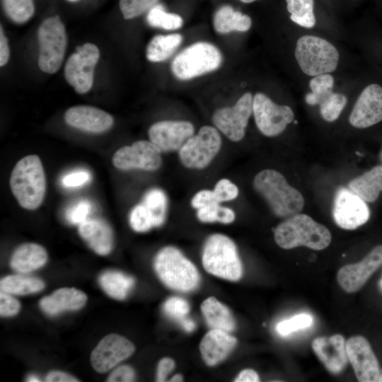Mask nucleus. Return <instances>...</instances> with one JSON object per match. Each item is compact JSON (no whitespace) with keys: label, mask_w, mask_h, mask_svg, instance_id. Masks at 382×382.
<instances>
[{"label":"nucleus","mask_w":382,"mask_h":382,"mask_svg":"<svg viewBox=\"0 0 382 382\" xmlns=\"http://www.w3.org/2000/svg\"><path fill=\"white\" fill-rule=\"evenodd\" d=\"M26 381H31V382L40 381L39 378L34 375H30V376H28Z\"/></svg>","instance_id":"obj_55"},{"label":"nucleus","mask_w":382,"mask_h":382,"mask_svg":"<svg viewBox=\"0 0 382 382\" xmlns=\"http://www.w3.org/2000/svg\"><path fill=\"white\" fill-rule=\"evenodd\" d=\"M294 54L303 72L311 76L335 71L340 57L338 51L330 42L313 35L301 37Z\"/></svg>","instance_id":"obj_6"},{"label":"nucleus","mask_w":382,"mask_h":382,"mask_svg":"<svg viewBox=\"0 0 382 382\" xmlns=\"http://www.w3.org/2000/svg\"><path fill=\"white\" fill-rule=\"evenodd\" d=\"M180 323L183 328L188 332L193 331L196 327V325L193 320L186 318L181 319L180 320Z\"/></svg>","instance_id":"obj_53"},{"label":"nucleus","mask_w":382,"mask_h":382,"mask_svg":"<svg viewBox=\"0 0 382 382\" xmlns=\"http://www.w3.org/2000/svg\"><path fill=\"white\" fill-rule=\"evenodd\" d=\"M134 349V345L126 337L117 334H109L92 351L91 363L96 371L105 373L129 358Z\"/></svg>","instance_id":"obj_15"},{"label":"nucleus","mask_w":382,"mask_h":382,"mask_svg":"<svg viewBox=\"0 0 382 382\" xmlns=\"http://www.w3.org/2000/svg\"><path fill=\"white\" fill-rule=\"evenodd\" d=\"M253 185L277 216H291L303 208L304 199L301 193L275 170L265 169L258 173L254 178Z\"/></svg>","instance_id":"obj_2"},{"label":"nucleus","mask_w":382,"mask_h":382,"mask_svg":"<svg viewBox=\"0 0 382 382\" xmlns=\"http://www.w3.org/2000/svg\"><path fill=\"white\" fill-rule=\"evenodd\" d=\"M214 204H219V202L217 201L214 191L209 190L199 191L191 200L192 207L197 209Z\"/></svg>","instance_id":"obj_47"},{"label":"nucleus","mask_w":382,"mask_h":382,"mask_svg":"<svg viewBox=\"0 0 382 382\" xmlns=\"http://www.w3.org/2000/svg\"><path fill=\"white\" fill-rule=\"evenodd\" d=\"M379 286H380L381 291H382V278L379 282Z\"/></svg>","instance_id":"obj_58"},{"label":"nucleus","mask_w":382,"mask_h":382,"mask_svg":"<svg viewBox=\"0 0 382 382\" xmlns=\"http://www.w3.org/2000/svg\"><path fill=\"white\" fill-rule=\"evenodd\" d=\"M38 66L41 71L54 74L60 68L67 43L63 23L56 16L45 19L37 30Z\"/></svg>","instance_id":"obj_8"},{"label":"nucleus","mask_w":382,"mask_h":382,"mask_svg":"<svg viewBox=\"0 0 382 382\" xmlns=\"http://www.w3.org/2000/svg\"><path fill=\"white\" fill-rule=\"evenodd\" d=\"M213 24L216 32L226 34L232 31L248 30L251 27L252 21L248 15L235 11L229 5H224L215 12Z\"/></svg>","instance_id":"obj_28"},{"label":"nucleus","mask_w":382,"mask_h":382,"mask_svg":"<svg viewBox=\"0 0 382 382\" xmlns=\"http://www.w3.org/2000/svg\"><path fill=\"white\" fill-rule=\"evenodd\" d=\"M313 323V318L307 313H301L279 322L276 327L277 332L281 335H287L293 332L310 327Z\"/></svg>","instance_id":"obj_40"},{"label":"nucleus","mask_w":382,"mask_h":382,"mask_svg":"<svg viewBox=\"0 0 382 382\" xmlns=\"http://www.w3.org/2000/svg\"><path fill=\"white\" fill-rule=\"evenodd\" d=\"M381 264L382 245H378L360 262L341 267L337 272V282L345 291L356 292Z\"/></svg>","instance_id":"obj_18"},{"label":"nucleus","mask_w":382,"mask_h":382,"mask_svg":"<svg viewBox=\"0 0 382 382\" xmlns=\"http://www.w3.org/2000/svg\"><path fill=\"white\" fill-rule=\"evenodd\" d=\"M312 348L331 374H339L346 366L348 357L342 335L317 337L312 342Z\"/></svg>","instance_id":"obj_21"},{"label":"nucleus","mask_w":382,"mask_h":382,"mask_svg":"<svg viewBox=\"0 0 382 382\" xmlns=\"http://www.w3.org/2000/svg\"><path fill=\"white\" fill-rule=\"evenodd\" d=\"M382 120V87L376 83L367 86L357 98L349 117L357 128H366Z\"/></svg>","instance_id":"obj_17"},{"label":"nucleus","mask_w":382,"mask_h":382,"mask_svg":"<svg viewBox=\"0 0 382 382\" xmlns=\"http://www.w3.org/2000/svg\"><path fill=\"white\" fill-rule=\"evenodd\" d=\"M91 205L86 200H81L69 209L66 213V219L72 224H80L88 219Z\"/></svg>","instance_id":"obj_44"},{"label":"nucleus","mask_w":382,"mask_h":382,"mask_svg":"<svg viewBox=\"0 0 382 382\" xmlns=\"http://www.w3.org/2000/svg\"><path fill=\"white\" fill-rule=\"evenodd\" d=\"M213 191L219 203L232 200L236 198L238 194L237 186L224 178L217 182Z\"/></svg>","instance_id":"obj_43"},{"label":"nucleus","mask_w":382,"mask_h":382,"mask_svg":"<svg viewBox=\"0 0 382 382\" xmlns=\"http://www.w3.org/2000/svg\"><path fill=\"white\" fill-rule=\"evenodd\" d=\"M377 382H382V371H380V374L377 379Z\"/></svg>","instance_id":"obj_56"},{"label":"nucleus","mask_w":382,"mask_h":382,"mask_svg":"<svg viewBox=\"0 0 382 382\" xmlns=\"http://www.w3.org/2000/svg\"><path fill=\"white\" fill-rule=\"evenodd\" d=\"M81 238L98 255H107L113 248V233L110 225L100 219H87L79 225Z\"/></svg>","instance_id":"obj_23"},{"label":"nucleus","mask_w":382,"mask_h":382,"mask_svg":"<svg viewBox=\"0 0 382 382\" xmlns=\"http://www.w3.org/2000/svg\"><path fill=\"white\" fill-rule=\"evenodd\" d=\"M236 344V338L228 332L212 329L201 340L200 353L206 364L213 366L225 359Z\"/></svg>","instance_id":"obj_22"},{"label":"nucleus","mask_w":382,"mask_h":382,"mask_svg":"<svg viewBox=\"0 0 382 382\" xmlns=\"http://www.w3.org/2000/svg\"><path fill=\"white\" fill-rule=\"evenodd\" d=\"M369 216V209L365 201L347 188L338 190L334 199L332 216L339 227L356 229L364 224Z\"/></svg>","instance_id":"obj_14"},{"label":"nucleus","mask_w":382,"mask_h":382,"mask_svg":"<svg viewBox=\"0 0 382 382\" xmlns=\"http://www.w3.org/2000/svg\"><path fill=\"white\" fill-rule=\"evenodd\" d=\"M193 133L194 127L187 121H160L149 129L150 141L166 152L180 149Z\"/></svg>","instance_id":"obj_19"},{"label":"nucleus","mask_w":382,"mask_h":382,"mask_svg":"<svg viewBox=\"0 0 382 382\" xmlns=\"http://www.w3.org/2000/svg\"><path fill=\"white\" fill-rule=\"evenodd\" d=\"M311 93L306 94V102L310 105H320L330 93L334 86V79L329 74L316 76L309 81Z\"/></svg>","instance_id":"obj_33"},{"label":"nucleus","mask_w":382,"mask_h":382,"mask_svg":"<svg viewBox=\"0 0 382 382\" xmlns=\"http://www.w3.org/2000/svg\"><path fill=\"white\" fill-rule=\"evenodd\" d=\"M236 382H257L260 381V377L257 372L253 369H244L234 380Z\"/></svg>","instance_id":"obj_52"},{"label":"nucleus","mask_w":382,"mask_h":382,"mask_svg":"<svg viewBox=\"0 0 382 382\" xmlns=\"http://www.w3.org/2000/svg\"><path fill=\"white\" fill-rule=\"evenodd\" d=\"M253 112L258 129L267 137L281 134L294 117L290 107L277 105L262 93L253 98Z\"/></svg>","instance_id":"obj_11"},{"label":"nucleus","mask_w":382,"mask_h":382,"mask_svg":"<svg viewBox=\"0 0 382 382\" xmlns=\"http://www.w3.org/2000/svg\"><path fill=\"white\" fill-rule=\"evenodd\" d=\"M112 163L121 170L154 171L161 166V151L151 141H137L117 149L112 156Z\"/></svg>","instance_id":"obj_12"},{"label":"nucleus","mask_w":382,"mask_h":382,"mask_svg":"<svg viewBox=\"0 0 382 382\" xmlns=\"http://www.w3.org/2000/svg\"><path fill=\"white\" fill-rule=\"evenodd\" d=\"M154 266L161 281L171 289L190 292L199 284L196 267L175 247L162 248L155 257Z\"/></svg>","instance_id":"obj_4"},{"label":"nucleus","mask_w":382,"mask_h":382,"mask_svg":"<svg viewBox=\"0 0 382 382\" xmlns=\"http://www.w3.org/2000/svg\"><path fill=\"white\" fill-rule=\"evenodd\" d=\"M129 224L137 232H146L156 227L152 214L142 202L132 208L129 214Z\"/></svg>","instance_id":"obj_39"},{"label":"nucleus","mask_w":382,"mask_h":382,"mask_svg":"<svg viewBox=\"0 0 382 382\" xmlns=\"http://www.w3.org/2000/svg\"><path fill=\"white\" fill-rule=\"evenodd\" d=\"M91 178L90 173L86 170H77L64 175L62 184L67 187H79L88 183Z\"/></svg>","instance_id":"obj_48"},{"label":"nucleus","mask_w":382,"mask_h":382,"mask_svg":"<svg viewBox=\"0 0 382 382\" xmlns=\"http://www.w3.org/2000/svg\"><path fill=\"white\" fill-rule=\"evenodd\" d=\"M9 59V47L8 40L4 35L2 26L0 31V66H4Z\"/></svg>","instance_id":"obj_51"},{"label":"nucleus","mask_w":382,"mask_h":382,"mask_svg":"<svg viewBox=\"0 0 382 382\" xmlns=\"http://www.w3.org/2000/svg\"><path fill=\"white\" fill-rule=\"evenodd\" d=\"M183 377L181 374H175L173 376L170 381L171 382H178V381H183Z\"/></svg>","instance_id":"obj_54"},{"label":"nucleus","mask_w":382,"mask_h":382,"mask_svg":"<svg viewBox=\"0 0 382 382\" xmlns=\"http://www.w3.org/2000/svg\"><path fill=\"white\" fill-rule=\"evenodd\" d=\"M135 372L134 369L128 365H122L115 369L109 375L107 381L108 382H130L134 381Z\"/></svg>","instance_id":"obj_46"},{"label":"nucleus","mask_w":382,"mask_h":382,"mask_svg":"<svg viewBox=\"0 0 382 382\" xmlns=\"http://www.w3.org/2000/svg\"><path fill=\"white\" fill-rule=\"evenodd\" d=\"M253 100L252 94L246 93L233 106L220 108L214 113V125L231 141H238L244 137L253 112Z\"/></svg>","instance_id":"obj_13"},{"label":"nucleus","mask_w":382,"mask_h":382,"mask_svg":"<svg viewBox=\"0 0 382 382\" xmlns=\"http://www.w3.org/2000/svg\"><path fill=\"white\" fill-rule=\"evenodd\" d=\"M222 62L219 50L205 42L194 43L173 59L171 71L180 80H190L217 69Z\"/></svg>","instance_id":"obj_7"},{"label":"nucleus","mask_w":382,"mask_h":382,"mask_svg":"<svg viewBox=\"0 0 382 382\" xmlns=\"http://www.w3.org/2000/svg\"><path fill=\"white\" fill-rule=\"evenodd\" d=\"M164 312L178 320L185 318L190 311L188 302L180 297L173 296L168 299L163 306Z\"/></svg>","instance_id":"obj_42"},{"label":"nucleus","mask_w":382,"mask_h":382,"mask_svg":"<svg viewBox=\"0 0 382 382\" xmlns=\"http://www.w3.org/2000/svg\"><path fill=\"white\" fill-rule=\"evenodd\" d=\"M99 284L110 297L125 299L134 284V279L117 271H107L99 277Z\"/></svg>","instance_id":"obj_30"},{"label":"nucleus","mask_w":382,"mask_h":382,"mask_svg":"<svg viewBox=\"0 0 382 382\" xmlns=\"http://www.w3.org/2000/svg\"><path fill=\"white\" fill-rule=\"evenodd\" d=\"M2 4L8 17L17 23L28 21L34 13L33 0H2Z\"/></svg>","instance_id":"obj_36"},{"label":"nucleus","mask_w":382,"mask_h":382,"mask_svg":"<svg viewBox=\"0 0 382 382\" xmlns=\"http://www.w3.org/2000/svg\"><path fill=\"white\" fill-rule=\"evenodd\" d=\"M197 216L202 222L230 224L235 219V213L229 208L214 204L197 209Z\"/></svg>","instance_id":"obj_37"},{"label":"nucleus","mask_w":382,"mask_h":382,"mask_svg":"<svg viewBox=\"0 0 382 382\" xmlns=\"http://www.w3.org/2000/svg\"><path fill=\"white\" fill-rule=\"evenodd\" d=\"M349 187L366 202L376 201L382 192V166H376L353 179L349 182Z\"/></svg>","instance_id":"obj_26"},{"label":"nucleus","mask_w":382,"mask_h":382,"mask_svg":"<svg viewBox=\"0 0 382 382\" xmlns=\"http://www.w3.org/2000/svg\"><path fill=\"white\" fill-rule=\"evenodd\" d=\"M158 0H120V8L125 19L141 15L151 8Z\"/></svg>","instance_id":"obj_41"},{"label":"nucleus","mask_w":382,"mask_h":382,"mask_svg":"<svg viewBox=\"0 0 382 382\" xmlns=\"http://www.w3.org/2000/svg\"><path fill=\"white\" fill-rule=\"evenodd\" d=\"M47 260V253L44 247L34 243H26L14 250L10 265L13 270L25 274L42 267Z\"/></svg>","instance_id":"obj_25"},{"label":"nucleus","mask_w":382,"mask_h":382,"mask_svg":"<svg viewBox=\"0 0 382 382\" xmlns=\"http://www.w3.org/2000/svg\"><path fill=\"white\" fill-rule=\"evenodd\" d=\"M380 156V160H381V163H382V150L381 151V153H380V156Z\"/></svg>","instance_id":"obj_59"},{"label":"nucleus","mask_w":382,"mask_h":382,"mask_svg":"<svg viewBox=\"0 0 382 382\" xmlns=\"http://www.w3.org/2000/svg\"><path fill=\"white\" fill-rule=\"evenodd\" d=\"M21 308L19 301L10 294L0 292V315L9 317L16 315Z\"/></svg>","instance_id":"obj_45"},{"label":"nucleus","mask_w":382,"mask_h":382,"mask_svg":"<svg viewBox=\"0 0 382 382\" xmlns=\"http://www.w3.org/2000/svg\"><path fill=\"white\" fill-rule=\"evenodd\" d=\"M240 1L243 2V3H251V2L255 1L256 0H240Z\"/></svg>","instance_id":"obj_57"},{"label":"nucleus","mask_w":382,"mask_h":382,"mask_svg":"<svg viewBox=\"0 0 382 382\" xmlns=\"http://www.w3.org/2000/svg\"><path fill=\"white\" fill-rule=\"evenodd\" d=\"M183 36L178 33L154 36L146 47V56L152 62H160L169 58L180 46Z\"/></svg>","instance_id":"obj_29"},{"label":"nucleus","mask_w":382,"mask_h":382,"mask_svg":"<svg viewBox=\"0 0 382 382\" xmlns=\"http://www.w3.org/2000/svg\"><path fill=\"white\" fill-rule=\"evenodd\" d=\"M68 1H76L78 0H68Z\"/></svg>","instance_id":"obj_60"},{"label":"nucleus","mask_w":382,"mask_h":382,"mask_svg":"<svg viewBox=\"0 0 382 382\" xmlns=\"http://www.w3.org/2000/svg\"><path fill=\"white\" fill-rule=\"evenodd\" d=\"M174 361L168 357L163 358L158 362L156 371V381L163 382L167 376L174 369Z\"/></svg>","instance_id":"obj_49"},{"label":"nucleus","mask_w":382,"mask_h":382,"mask_svg":"<svg viewBox=\"0 0 382 382\" xmlns=\"http://www.w3.org/2000/svg\"><path fill=\"white\" fill-rule=\"evenodd\" d=\"M45 381L47 382H76L79 381L73 376L60 371H52L47 374Z\"/></svg>","instance_id":"obj_50"},{"label":"nucleus","mask_w":382,"mask_h":382,"mask_svg":"<svg viewBox=\"0 0 382 382\" xmlns=\"http://www.w3.org/2000/svg\"><path fill=\"white\" fill-rule=\"evenodd\" d=\"M87 301L84 292L75 288H61L40 301L41 309L47 315H57L64 311H74L82 308Z\"/></svg>","instance_id":"obj_24"},{"label":"nucleus","mask_w":382,"mask_h":382,"mask_svg":"<svg viewBox=\"0 0 382 382\" xmlns=\"http://www.w3.org/2000/svg\"><path fill=\"white\" fill-rule=\"evenodd\" d=\"M290 18L299 25L311 28L316 24L313 0H286Z\"/></svg>","instance_id":"obj_32"},{"label":"nucleus","mask_w":382,"mask_h":382,"mask_svg":"<svg viewBox=\"0 0 382 382\" xmlns=\"http://www.w3.org/2000/svg\"><path fill=\"white\" fill-rule=\"evenodd\" d=\"M44 282L37 277L21 274L8 275L0 281L1 291L14 295H27L42 291Z\"/></svg>","instance_id":"obj_31"},{"label":"nucleus","mask_w":382,"mask_h":382,"mask_svg":"<svg viewBox=\"0 0 382 382\" xmlns=\"http://www.w3.org/2000/svg\"><path fill=\"white\" fill-rule=\"evenodd\" d=\"M274 240L284 249L298 246L320 250L331 242L330 231L303 214H296L281 223L275 229Z\"/></svg>","instance_id":"obj_3"},{"label":"nucleus","mask_w":382,"mask_h":382,"mask_svg":"<svg viewBox=\"0 0 382 382\" xmlns=\"http://www.w3.org/2000/svg\"><path fill=\"white\" fill-rule=\"evenodd\" d=\"M64 120L69 126L91 133L105 132L109 130L114 123L111 115L89 105L71 107L66 111Z\"/></svg>","instance_id":"obj_20"},{"label":"nucleus","mask_w":382,"mask_h":382,"mask_svg":"<svg viewBox=\"0 0 382 382\" xmlns=\"http://www.w3.org/2000/svg\"><path fill=\"white\" fill-rule=\"evenodd\" d=\"M347 357L360 382H376L380 374L378 360L368 340L354 336L346 343Z\"/></svg>","instance_id":"obj_16"},{"label":"nucleus","mask_w":382,"mask_h":382,"mask_svg":"<svg viewBox=\"0 0 382 382\" xmlns=\"http://www.w3.org/2000/svg\"><path fill=\"white\" fill-rule=\"evenodd\" d=\"M142 203L152 214L156 227L162 225L166 219L168 203L165 192L158 188L151 189L145 193Z\"/></svg>","instance_id":"obj_35"},{"label":"nucleus","mask_w":382,"mask_h":382,"mask_svg":"<svg viewBox=\"0 0 382 382\" xmlns=\"http://www.w3.org/2000/svg\"><path fill=\"white\" fill-rule=\"evenodd\" d=\"M99 57L98 47L87 42L76 47V52L67 59L64 67L65 79L78 93H86L91 88L94 68Z\"/></svg>","instance_id":"obj_10"},{"label":"nucleus","mask_w":382,"mask_h":382,"mask_svg":"<svg viewBox=\"0 0 382 382\" xmlns=\"http://www.w3.org/2000/svg\"><path fill=\"white\" fill-rule=\"evenodd\" d=\"M146 21L152 27L168 30H177L181 28L183 23L180 16L166 12L161 4H156L149 9Z\"/></svg>","instance_id":"obj_34"},{"label":"nucleus","mask_w":382,"mask_h":382,"mask_svg":"<svg viewBox=\"0 0 382 382\" xmlns=\"http://www.w3.org/2000/svg\"><path fill=\"white\" fill-rule=\"evenodd\" d=\"M346 103L347 98L345 95L332 92L319 105L322 117L328 122L336 120Z\"/></svg>","instance_id":"obj_38"},{"label":"nucleus","mask_w":382,"mask_h":382,"mask_svg":"<svg viewBox=\"0 0 382 382\" xmlns=\"http://www.w3.org/2000/svg\"><path fill=\"white\" fill-rule=\"evenodd\" d=\"M221 145L219 133L213 127L204 126L181 146L180 160L189 168L201 169L207 166L219 152Z\"/></svg>","instance_id":"obj_9"},{"label":"nucleus","mask_w":382,"mask_h":382,"mask_svg":"<svg viewBox=\"0 0 382 382\" xmlns=\"http://www.w3.org/2000/svg\"><path fill=\"white\" fill-rule=\"evenodd\" d=\"M201 311L207 323L212 329L228 332L235 330L236 323L231 311L215 297L205 299L201 304Z\"/></svg>","instance_id":"obj_27"},{"label":"nucleus","mask_w":382,"mask_h":382,"mask_svg":"<svg viewBox=\"0 0 382 382\" xmlns=\"http://www.w3.org/2000/svg\"><path fill=\"white\" fill-rule=\"evenodd\" d=\"M202 265L209 274L236 282L243 274V267L234 243L226 236L214 234L205 242Z\"/></svg>","instance_id":"obj_5"},{"label":"nucleus","mask_w":382,"mask_h":382,"mask_svg":"<svg viewBox=\"0 0 382 382\" xmlns=\"http://www.w3.org/2000/svg\"><path fill=\"white\" fill-rule=\"evenodd\" d=\"M11 190L19 205L35 210L42 203L46 192L44 168L37 155H28L13 167L10 178Z\"/></svg>","instance_id":"obj_1"}]
</instances>
